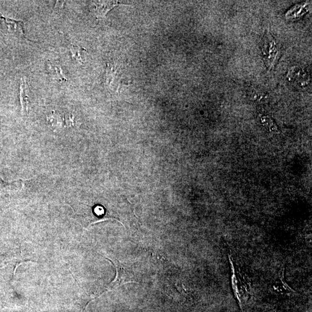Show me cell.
I'll list each match as a JSON object with an SVG mask.
<instances>
[{"instance_id":"9","label":"cell","mask_w":312,"mask_h":312,"mask_svg":"<svg viewBox=\"0 0 312 312\" xmlns=\"http://www.w3.org/2000/svg\"><path fill=\"white\" fill-rule=\"evenodd\" d=\"M54 68L55 69V74L56 77H59V80H66V78H65L64 75L62 72V69L59 66H54Z\"/></svg>"},{"instance_id":"2","label":"cell","mask_w":312,"mask_h":312,"mask_svg":"<svg viewBox=\"0 0 312 312\" xmlns=\"http://www.w3.org/2000/svg\"><path fill=\"white\" fill-rule=\"evenodd\" d=\"M289 82L300 87H305L309 83V77L303 68L298 66L290 68L288 74Z\"/></svg>"},{"instance_id":"3","label":"cell","mask_w":312,"mask_h":312,"mask_svg":"<svg viewBox=\"0 0 312 312\" xmlns=\"http://www.w3.org/2000/svg\"><path fill=\"white\" fill-rule=\"evenodd\" d=\"M120 4H124L115 1L95 2L93 3L94 14L97 18L103 19L108 12Z\"/></svg>"},{"instance_id":"5","label":"cell","mask_w":312,"mask_h":312,"mask_svg":"<svg viewBox=\"0 0 312 312\" xmlns=\"http://www.w3.org/2000/svg\"><path fill=\"white\" fill-rule=\"evenodd\" d=\"M0 17L5 21V23L8 25L9 30H11L12 31L15 33H19V34L24 36V30H23V22L21 20H15L8 18V17H4L1 14H0Z\"/></svg>"},{"instance_id":"6","label":"cell","mask_w":312,"mask_h":312,"mask_svg":"<svg viewBox=\"0 0 312 312\" xmlns=\"http://www.w3.org/2000/svg\"><path fill=\"white\" fill-rule=\"evenodd\" d=\"M306 4H299L291 8V10L286 13L285 17L287 19H297L304 15L307 11Z\"/></svg>"},{"instance_id":"7","label":"cell","mask_w":312,"mask_h":312,"mask_svg":"<svg viewBox=\"0 0 312 312\" xmlns=\"http://www.w3.org/2000/svg\"><path fill=\"white\" fill-rule=\"evenodd\" d=\"M72 58L81 64L85 62V52L86 50L82 47L71 45L70 46Z\"/></svg>"},{"instance_id":"1","label":"cell","mask_w":312,"mask_h":312,"mask_svg":"<svg viewBox=\"0 0 312 312\" xmlns=\"http://www.w3.org/2000/svg\"><path fill=\"white\" fill-rule=\"evenodd\" d=\"M280 48L278 42L270 34H267L264 37L262 50L264 62L269 69L274 67L276 63L280 53Z\"/></svg>"},{"instance_id":"8","label":"cell","mask_w":312,"mask_h":312,"mask_svg":"<svg viewBox=\"0 0 312 312\" xmlns=\"http://www.w3.org/2000/svg\"><path fill=\"white\" fill-rule=\"evenodd\" d=\"M260 120H261V122L264 126L266 127L269 131L275 133L278 132V127H277L274 121L272 119L271 117L266 115H262L260 116Z\"/></svg>"},{"instance_id":"4","label":"cell","mask_w":312,"mask_h":312,"mask_svg":"<svg viewBox=\"0 0 312 312\" xmlns=\"http://www.w3.org/2000/svg\"><path fill=\"white\" fill-rule=\"evenodd\" d=\"M20 98L21 106V112L23 114H28L29 96L28 94L27 82L23 78L20 85Z\"/></svg>"}]
</instances>
